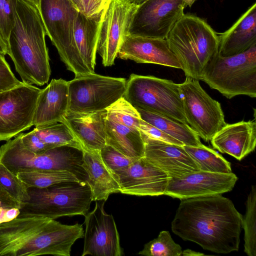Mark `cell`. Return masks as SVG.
Segmentation results:
<instances>
[{
  "label": "cell",
  "instance_id": "8d00e7d4",
  "mask_svg": "<svg viewBox=\"0 0 256 256\" xmlns=\"http://www.w3.org/2000/svg\"><path fill=\"white\" fill-rule=\"evenodd\" d=\"M139 130L142 135L148 138L179 146L184 144L174 138L166 134L160 130L146 122L140 118Z\"/></svg>",
  "mask_w": 256,
  "mask_h": 256
},
{
  "label": "cell",
  "instance_id": "f546056e",
  "mask_svg": "<svg viewBox=\"0 0 256 256\" xmlns=\"http://www.w3.org/2000/svg\"><path fill=\"white\" fill-rule=\"evenodd\" d=\"M16 174L28 188H44L64 182H83L68 171H24Z\"/></svg>",
  "mask_w": 256,
  "mask_h": 256
},
{
  "label": "cell",
  "instance_id": "83f0119b",
  "mask_svg": "<svg viewBox=\"0 0 256 256\" xmlns=\"http://www.w3.org/2000/svg\"><path fill=\"white\" fill-rule=\"evenodd\" d=\"M184 148L202 172L230 173V163L214 150L202 144L200 146H184Z\"/></svg>",
  "mask_w": 256,
  "mask_h": 256
},
{
  "label": "cell",
  "instance_id": "9c48e42d",
  "mask_svg": "<svg viewBox=\"0 0 256 256\" xmlns=\"http://www.w3.org/2000/svg\"><path fill=\"white\" fill-rule=\"evenodd\" d=\"M38 10L46 35L67 69L75 76L85 75L74 36L78 10L69 0H40Z\"/></svg>",
  "mask_w": 256,
  "mask_h": 256
},
{
  "label": "cell",
  "instance_id": "7a4b0ae2",
  "mask_svg": "<svg viewBox=\"0 0 256 256\" xmlns=\"http://www.w3.org/2000/svg\"><path fill=\"white\" fill-rule=\"evenodd\" d=\"M84 236L82 224H62L46 217L19 216L0 223V256H70Z\"/></svg>",
  "mask_w": 256,
  "mask_h": 256
},
{
  "label": "cell",
  "instance_id": "d590c367",
  "mask_svg": "<svg viewBox=\"0 0 256 256\" xmlns=\"http://www.w3.org/2000/svg\"><path fill=\"white\" fill-rule=\"evenodd\" d=\"M23 204L14 198L0 185V223L17 217Z\"/></svg>",
  "mask_w": 256,
  "mask_h": 256
},
{
  "label": "cell",
  "instance_id": "44dd1931",
  "mask_svg": "<svg viewBox=\"0 0 256 256\" xmlns=\"http://www.w3.org/2000/svg\"><path fill=\"white\" fill-rule=\"evenodd\" d=\"M214 148L238 160L254 150L256 144V122L241 121L226 124L210 140Z\"/></svg>",
  "mask_w": 256,
  "mask_h": 256
},
{
  "label": "cell",
  "instance_id": "ffe728a7",
  "mask_svg": "<svg viewBox=\"0 0 256 256\" xmlns=\"http://www.w3.org/2000/svg\"><path fill=\"white\" fill-rule=\"evenodd\" d=\"M117 57L138 63L154 64L180 68L176 55L170 50L166 39L128 34Z\"/></svg>",
  "mask_w": 256,
  "mask_h": 256
},
{
  "label": "cell",
  "instance_id": "5bb4252c",
  "mask_svg": "<svg viewBox=\"0 0 256 256\" xmlns=\"http://www.w3.org/2000/svg\"><path fill=\"white\" fill-rule=\"evenodd\" d=\"M186 6L185 0H146L138 5L128 34L166 39Z\"/></svg>",
  "mask_w": 256,
  "mask_h": 256
},
{
  "label": "cell",
  "instance_id": "6da1fadb",
  "mask_svg": "<svg viewBox=\"0 0 256 256\" xmlns=\"http://www.w3.org/2000/svg\"><path fill=\"white\" fill-rule=\"evenodd\" d=\"M180 200L171 224L174 234L213 252L238 250L243 216L231 200L220 194Z\"/></svg>",
  "mask_w": 256,
  "mask_h": 256
},
{
  "label": "cell",
  "instance_id": "484cf974",
  "mask_svg": "<svg viewBox=\"0 0 256 256\" xmlns=\"http://www.w3.org/2000/svg\"><path fill=\"white\" fill-rule=\"evenodd\" d=\"M102 20L86 16L78 12L74 36L86 74L94 73L97 44Z\"/></svg>",
  "mask_w": 256,
  "mask_h": 256
},
{
  "label": "cell",
  "instance_id": "7c38bea8",
  "mask_svg": "<svg viewBox=\"0 0 256 256\" xmlns=\"http://www.w3.org/2000/svg\"><path fill=\"white\" fill-rule=\"evenodd\" d=\"M106 144L128 157L144 156V143L139 130L140 117L123 98L107 109Z\"/></svg>",
  "mask_w": 256,
  "mask_h": 256
},
{
  "label": "cell",
  "instance_id": "603a6c76",
  "mask_svg": "<svg viewBox=\"0 0 256 256\" xmlns=\"http://www.w3.org/2000/svg\"><path fill=\"white\" fill-rule=\"evenodd\" d=\"M68 106V81L52 79L38 96L33 118L36 126L63 122Z\"/></svg>",
  "mask_w": 256,
  "mask_h": 256
},
{
  "label": "cell",
  "instance_id": "60d3db41",
  "mask_svg": "<svg viewBox=\"0 0 256 256\" xmlns=\"http://www.w3.org/2000/svg\"><path fill=\"white\" fill-rule=\"evenodd\" d=\"M8 54L7 46L0 34V54L5 56Z\"/></svg>",
  "mask_w": 256,
  "mask_h": 256
},
{
  "label": "cell",
  "instance_id": "f6af8a7d",
  "mask_svg": "<svg viewBox=\"0 0 256 256\" xmlns=\"http://www.w3.org/2000/svg\"><path fill=\"white\" fill-rule=\"evenodd\" d=\"M129 0L136 4L140 5V4H141L142 3L146 0Z\"/></svg>",
  "mask_w": 256,
  "mask_h": 256
},
{
  "label": "cell",
  "instance_id": "f35d334b",
  "mask_svg": "<svg viewBox=\"0 0 256 256\" xmlns=\"http://www.w3.org/2000/svg\"><path fill=\"white\" fill-rule=\"evenodd\" d=\"M112 0H82V12L86 16L96 20H102Z\"/></svg>",
  "mask_w": 256,
  "mask_h": 256
},
{
  "label": "cell",
  "instance_id": "e575fe53",
  "mask_svg": "<svg viewBox=\"0 0 256 256\" xmlns=\"http://www.w3.org/2000/svg\"><path fill=\"white\" fill-rule=\"evenodd\" d=\"M100 152L104 162L113 174L128 167L138 160L125 156L108 144Z\"/></svg>",
  "mask_w": 256,
  "mask_h": 256
},
{
  "label": "cell",
  "instance_id": "4316f807",
  "mask_svg": "<svg viewBox=\"0 0 256 256\" xmlns=\"http://www.w3.org/2000/svg\"><path fill=\"white\" fill-rule=\"evenodd\" d=\"M140 118L182 142L184 146H200V137L188 124L173 118L150 112L136 109Z\"/></svg>",
  "mask_w": 256,
  "mask_h": 256
},
{
  "label": "cell",
  "instance_id": "277c9868",
  "mask_svg": "<svg viewBox=\"0 0 256 256\" xmlns=\"http://www.w3.org/2000/svg\"><path fill=\"white\" fill-rule=\"evenodd\" d=\"M186 76L201 80L207 64L218 52V32L204 19L184 14L166 38Z\"/></svg>",
  "mask_w": 256,
  "mask_h": 256
},
{
  "label": "cell",
  "instance_id": "8fae6325",
  "mask_svg": "<svg viewBox=\"0 0 256 256\" xmlns=\"http://www.w3.org/2000/svg\"><path fill=\"white\" fill-rule=\"evenodd\" d=\"M179 85L188 125L203 140L210 141L226 124L220 104L206 92L198 80L186 77Z\"/></svg>",
  "mask_w": 256,
  "mask_h": 256
},
{
  "label": "cell",
  "instance_id": "7bdbcfd3",
  "mask_svg": "<svg viewBox=\"0 0 256 256\" xmlns=\"http://www.w3.org/2000/svg\"><path fill=\"white\" fill-rule=\"evenodd\" d=\"M78 12H83L84 8L82 0H69Z\"/></svg>",
  "mask_w": 256,
  "mask_h": 256
},
{
  "label": "cell",
  "instance_id": "b9f144b4",
  "mask_svg": "<svg viewBox=\"0 0 256 256\" xmlns=\"http://www.w3.org/2000/svg\"><path fill=\"white\" fill-rule=\"evenodd\" d=\"M204 254L196 252L190 249H186L182 252V256H204Z\"/></svg>",
  "mask_w": 256,
  "mask_h": 256
},
{
  "label": "cell",
  "instance_id": "8992f818",
  "mask_svg": "<svg viewBox=\"0 0 256 256\" xmlns=\"http://www.w3.org/2000/svg\"><path fill=\"white\" fill-rule=\"evenodd\" d=\"M30 200L24 203L19 216H38L55 220L86 214L92 202L86 182H64L44 188H28Z\"/></svg>",
  "mask_w": 256,
  "mask_h": 256
},
{
  "label": "cell",
  "instance_id": "d6986e66",
  "mask_svg": "<svg viewBox=\"0 0 256 256\" xmlns=\"http://www.w3.org/2000/svg\"><path fill=\"white\" fill-rule=\"evenodd\" d=\"M141 136L144 143V157L170 178H178L199 171L184 146Z\"/></svg>",
  "mask_w": 256,
  "mask_h": 256
},
{
  "label": "cell",
  "instance_id": "9a60e30c",
  "mask_svg": "<svg viewBox=\"0 0 256 256\" xmlns=\"http://www.w3.org/2000/svg\"><path fill=\"white\" fill-rule=\"evenodd\" d=\"M138 5L129 0H112L102 19L96 52L105 66L114 63Z\"/></svg>",
  "mask_w": 256,
  "mask_h": 256
},
{
  "label": "cell",
  "instance_id": "d4e9b609",
  "mask_svg": "<svg viewBox=\"0 0 256 256\" xmlns=\"http://www.w3.org/2000/svg\"><path fill=\"white\" fill-rule=\"evenodd\" d=\"M82 167L88 175L92 201H106L110 195L120 192V184L104 162L98 150H83Z\"/></svg>",
  "mask_w": 256,
  "mask_h": 256
},
{
  "label": "cell",
  "instance_id": "4dcf8cb0",
  "mask_svg": "<svg viewBox=\"0 0 256 256\" xmlns=\"http://www.w3.org/2000/svg\"><path fill=\"white\" fill-rule=\"evenodd\" d=\"M244 232V252L248 256H256V187L252 186L246 202V212L242 218Z\"/></svg>",
  "mask_w": 256,
  "mask_h": 256
},
{
  "label": "cell",
  "instance_id": "836d02e7",
  "mask_svg": "<svg viewBox=\"0 0 256 256\" xmlns=\"http://www.w3.org/2000/svg\"><path fill=\"white\" fill-rule=\"evenodd\" d=\"M18 0H0V34L6 46L14 25Z\"/></svg>",
  "mask_w": 256,
  "mask_h": 256
},
{
  "label": "cell",
  "instance_id": "f1b7e54d",
  "mask_svg": "<svg viewBox=\"0 0 256 256\" xmlns=\"http://www.w3.org/2000/svg\"><path fill=\"white\" fill-rule=\"evenodd\" d=\"M34 130L42 140L52 148L68 146L83 151L81 144L64 122L36 126Z\"/></svg>",
  "mask_w": 256,
  "mask_h": 256
},
{
  "label": "cell",
  "instance_id": "5b68a950",
  "mask_svg": "<svg viewBox=\"0 0 256 256\" xmlns=\"http://www.w3.org/2000/svg\"><path fill=\"white\" fill-rule=\"evenodd\" d=\"M0 162L16 174L24 171H68L83 182H86L88 180L82 166V150L64 146L50 149L43 154H36L22 145L21 133L0 146Z\"/></svg>",
  "mask_w": 256,
  "mask_h": 256
},
{
  "label": "cell",
  "instance_id": "2e32d148",
  "mask_svg": "<svg viewBox=\"0 0 256 256\" xmlns=\"http://www.w3.org/2000/svg\"><path fill=\"white\" fill-rule=\"evenodd\" d=\"M104 202L100 204L96 201L94 209L84 216L86 230L82 256L123 254L114 218L104 210Z\"/></svg>",
  "mask_w": 256,
  "mask_h": 256
},
{
  "label": "cell",
  "instance_id": "52a82bcc",
  "mask_svg": "<svg viewBox=\"0 0 256 256\" xmlns=\"http://www.w3.org/2000/svg\"><path fill=\"white\" fill-rule=\"evenodd\" d=\"M201 80L230 99L238 95L256 97V44L236 55L218 52L207 64Z\"/></svg>",
  "mask_w": 256,
  "mask_h": 256
},
{
  "label": "cell",
  "instance_id": "d6a6232c",
  "mask_svg": "<svg viewBox=\"0 0 256 256\" xmlns=\"http://www.w3.org/2000/svg\"><path fill=\"white\" fill-rule=\"evenodd\" d=\"M0 185L16 200L25 203L30 199L27 186L4 164L0 162Z\"/></svg>",
  "mask_w": 256,
  "mask_h": 256
},
{
  "label": "cell",
  "instance_id": "ac0fdd59",
  "mask_svg": "<svg viewBox=\"0 0 256 256\" xmlns=\"http://www.w3.org/2000/svg\"><path fill=\"white\" fill-rule=\"evenodd\" d=\"M120 192L137 196L164 194L170 177L144 156L114 174Z\"/></svg>",
  "mask_w": 256,
  "mask_h": 256
},
{
  "label": "cell",
  "instance_id": "30bf717a",
  "mask_svg": "<svg viewBox=\"0 0 256 256\" xmlns=\"http://www.w3.org/2000/svg\"><path fill=\"white\" fill-rule=\"evenodd\" d=\"M68 84L67 112L88 114L106 110L122 98L126 80L94 72L75 76Z\"/></svg>",
  "mask_w": 256,
  "mask_h": 256
},
{
  "label": "cell",
  "instance_id": "e0dca14e",
  "mask_svg": "<svg viewBox=\"0 0 256 256\" xmlns=\"http://www.w3.org/2000/svg\"><path fill=\"white\" fill-rule=\"evenodd\" d=\"M238 177L233 172L198 171L178 178H170L164 193L180 200L222 194L231 191Z\"/></svg>",
  "mask_w": 256,
  "mask_h": 256
},
{
  "label": "cell",
  "instance_id": "ee69618b",
  "mask_svg": "<svg viewBox=\"0 0 256 256\" xmlns=\"http://www.w3.org/2000/svg\"><path fill=\"white\" fill-rule=\"evenodd\" d=\"M30 2L34 4V6H36V7L38 9L39 6H40V0H27Z\"/></svg>",
  "mask_w": 256,
  "mask_h": 256
},
{
  "label": "cell",
  "instance_id": "74e56055",
  "mask_svg": "<svg viewBox=\"0 0 256 256\" xmlns=\"http://www.w3.org/2000/svg\"><path fill=\"white\" fill-rule=\"evenodd\" d=\"M22 83L14 76L4 56L0 54V92L11 89Z\"/></svg>",
  "mask_w": 256,
  "mask_h": 256
},
{
  "label": "cell",
  "instance_id": "4fadbf2b",
  "mask_svg": "<svg viewBox=\"0 0 256 256\" xmlns=\"http://www.w3.org/2000/svg\"><path fill=\"white\" fill-rule=\"evenodd\" d=\"M42 89L23 82L0 92V141H8L32 124Z\"/></svg>",
  "mask_w": 256,
  "mask_h": 256
},
{
  "label": "cell",
  "instance_id": "cb8c5ba5",
  "mask_svg": "<svg viewBox=\"0 0 256 256\" xmlns=\"http://www.w3.org/2000/svg\"><path fill=\"white\" fill-rule=\"evenodd\" d=\"M218 53L223 56L238 54L256 44V3L224 32L218 33Z\"/></svg>",
  "mask_w": 256,
  "mask_h": 256
},
{
  "label": "cell",
  "instance_id": "ab89813d",
  "mask_svg": "<svg viewBox=\"0 0 256 256\" xmlns=\"http://www.w3.org/2000/svg\"><path fill=\"white\" fill-rule=\"evenodd\" d=\"M21 142L26 148L36 154H43L52 148L42 140L34 130L28 133H21Z\"/></svg>",
  "mask_w": 256,
  "mask_h": 256
},
{
  "label": "cell",
  "instance_id": "ba28073f",
  "mask_svg": "<svg viewBox=\"0 0 256 256\" xmlns=\"http://www.w3.org/2000/svg\"><path fill=\"white\" fill-rule=\"evenodd\" d=\"M122 98L136 109L160 114L188 124L180 85L172 80L132 74L126 80Z\"/></svg>",
  "mask_w": 256,
  "mask_h": 256
},
{
  "label": "cell",
  "instance_id": "7402d4cb",
  "mask_svg": "<svg viewBox=\"0 0 256 256\" xmlns=\"http://www.w3.org/2000/svg\"><path fill=\"white\" fill-rule=\"evenodd\" d=\"M107 110L92 113L67 112L63 122L81 144L83 150H98L106 144Z\"/></svg>",
  "mask_w": 256,
  "mask_h": 256
},
{
  "label": "cell",
  "instance_id": "1f68e13d",
  "mask_svg": "<svg viewBox=\"0 0 256 256\" xmlns=\"http://www.w3.org/2000/svg\"><path fill=\"white\" fill-rule=\"evenodd\" d=\"M181 246L172 240L168 231L163 230L158 236L146 244L138 254L146 256H180Z\"/></svg>",
  "mask_w": 256,
  "mask_h": 256
},
{
  "label": "cell",
  "instance_id": "3957f363",
  "mask_svg": "<svg viewBox=\"0 0 256 256\" xmlns=\"http://www.w3.org/2000/svg\"><path fill=\"white\" fill-rule=\"evenodd\" d=\"M44 28L38 8L27 0H18L16 18L7 44L22 82L42 86L51 70Z\"/></svg>",
  "mask_w": 256,
  "mask_h": 256
}]
</instances>
